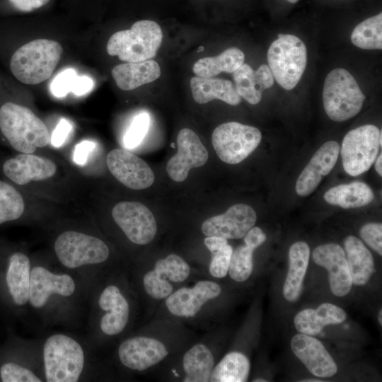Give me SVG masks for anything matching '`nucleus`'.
Returning a JSON list of instances; mask_svg holds the SVG:
<instances>
[{
	"label": "nucleus",
	"instance_id": "ea45409f",
	"mask_svg": "<svg viewBox=\"0 0 382 382\" xmlns=\"http://www.w3.org/2000/svg\"><path fill=\"white\" fill-rule=\"evenodd\" d=\"M77 75L76 71L71 68L62 71L53 79L50 85L52 94L57 98L66 96L71 92Z\"/></svg>",
	"mask_w": 382,
	"mask_h": 382
},
{
	"label": "nucleus",
	"instance_id": "20e7f679",
	"mask_svg": "<svg viewBox=\"0 0 382 382\" xmlns=\"http://www.w3.org/2000/svg\"><path fill=\"white\" fill-rule=\"evenodd\" d=\"M160 25L150 20L134 23L129 30L115 33L107 44V52L127 62H140L154 58L161 45Z\"/></svg>",
	"mask_w": 382,
	"mask_h": 382
},
{
	"label": "nucleus",
	"instance_id": "a19ab883",
	"mask_svg": "<svg viewBox=\"0 0 382 382\" xmlns=\"http://www.w3.org/2000/svg\"><path fill=\"white\" fill-rule=\"evenodd\" d=\"M362 240L380 255H382V224L369 223L360 230Z\"/></svg>",
	"mask_w": 382,
	"mask_h": 382
},
{
	"label": "nucleus",
	"instance_id": "f3484780",
	"mask_svg": "<svg viewBox=\"0 0 382 382\" xmlns=\"http://www.w3.org/2000/svg\"><path fill=\"white\" fill-rule=\"evenodd\" d=\"M97 306L101 313L98 324L100 331L108 336L121 333L129 321V304L120 289L115 284L104 287Z\"/></svg>",
	"mask_w": 382,
	"mask_h": 382
},
{
	"label": "nucleus",
	"instance_id": "cd10ccee",
	"mask_svg": "<svg viewBox=\"0 0 382 382\" xmlns=\"http://www.w3.org/2000/svg\"><path fill=\"white\" fill-rule=\"evenodd\" d=\"M190 87L194 100L199 104L218 99L237 105L241 101V97L229 80L195 76L190 80Z\"/></svg>",
	"mask_w": 382,
	"mask_h": 382
},
{
	"label": "nucleus",
	"instance_id": "7ed1b4c3",
	"mask_svg": "<svg viewBox=\"0 0 382 382\" xmlns=\"http://www.w3.org/2000/svg\"><path fill=\"white\" fill-rule=\"evenodd\" d=\"M62 53L57 41L37 39L19 47L12 55L10 69L21 83L35 85L50 78Z\"/></svg>",
	"mask_w": 382,
	"mask_h": 382
},
{
	"label": "nucleus",
	"instance_id": "aec40b11",
	"mask_svg": "<svg viewBox=\"0 0 382 382\" xmlns=\"http://www.w3.org/2000/svg\"><path fill=\"white\" fill-rule=\"evenodd\" d=\"M221 292V286L216 282L202 280L192 287L176 290L166 298V304L168 311L175 316L192 317L206 302L218 297Z\"/></svg>",
	"mask_w": 382,
	"mask_h": 382
},
{
	"label": "nucleus",
	"instance_id": "5701e85b",
	"mask_svg": "<svg viewBox=\"0 0 382 382\" xmlns=\"http://www.w3.org/2000/svg\"><path fill=\"white\" fill-rule=\"evenodd\" d=\"M235 88L238 94L252 105L262 99V92L274 84V77L268 65L262 64L257 70L243 64L233 72Z\"/></svg>",
	"mask_w": 382,
	"mask_h": 382
},
{
	"label": "nucleus",
	"instance_id": "8fccbe9b",
	"mask_svg": "<svg viewBox=\"0 0 382 382\" xmlns=\"http://www.w3.org/2000/svg\"><path fill=\"white\" fill-rule=\"evenodd\" d=\"M254 381H255V382H265L267 381L265 379L258 378V379L254 380Z\"/></svg>",
	"mask_w": 382,
	"mask_h": 382
},
{
	"label": "nucleus",
	"instance_id": "dca6fc26",
	"mask_svg": "<svg viewBox=\"0 0 382 382\" xmlns=\"http://www.w3.org/2000/svg\"><path fill=\"white\" fill-rule=\"evenodd\" d=\"M117 354L125 367L134 371H144L164 359L168 352L157 339L137 336L124 340L119 346Z\"/></svg>",
	"mask_w": 382,
	"mask_h": 382
},
{
	"label": "nucleus",
	"instance_id": "2eb2a0df",
	"mask_svg": "<svg viewBox=\"0 0 382 382\" xmlns=\"http://www.w3.org/2000/svg\"><path fill=\"white\" fill-rule=\"evenodd\" d=\"M257 215L253 208L245 204H236L219 215L212 216L202 224V232L206 236L225 239H240L254 226Z\"/></svg>",
	"mask_w": 382,
	"mask_h": 382
},
{
	"label": "nucleus",
	"instance_id": "ddd939ff",
	"mask_svg": "<svg viewBox=\"0 0 382 382\" xmlns=\"http://www.w3.org/2000/svg\"><path fill=\"white\" fill-rule=\"evenodd\" d=\"M106 163L112 175L130 189L144 190L154 182L155 175L147 163L127 150L115 149L110 151L107 155Z\"/></svg>",
	"mask_w": 382,
	"mask_h": 382
},
{
	"label": "nucleus",
	"instance_id": "de8ad7c7",
	"mask_svg": "<svg viewBox=\"0 0 382 382\" xmlns=\"http://www.w3.org/2000/svg\"><path fill=\"white\" fill-rule=\"evenodd\" d=\"M378 320L379 324L381 325H382V311H381V309H380L379 311H378Z\"/></svg>",
	"mask_w": 382,
	"mask_h": 382
},
{
	"label": "nucleus",
	"instance_id": "412c9836",
	"mask_svg": "<svg viewBox=\"0 0 382 382\" xmlns=\"http://www.w3.org/2000/svg\"><path fill=\"white\" fill-rule=\"evenodd\" d=\"M339 154L337 141L330 140L324 143L299 175L295 186L296 193L302 197L312 193L334 168Z\"/></svg>",
	"mask_w": 382,
	"mask_h": 382
},
{
	"label": "nucleus",
	"instance_id": "2f4dec72",
	"mask_svg": "<svg viewBox=\"0 0 382 382\" xmlns=\"http://www.w3.org/2000/svg\"><path fill=\"white\" fill-rule=\"evenodd\" d=\"M244 59L241 50L231 47L218 56L199 59L195 63L192 71L197 76L211 78L221 72L233 73L243 64Z\"/></svg>",
	"mask_w": 382,
	"mask_h": 382
},
{
	"label": "nucleus",
	"instance_id": "09e8293b",
	"mask_svg": "<svg viewBox=\"0 0 382 382\" xmlns=\"http://www.w3.org/2000/svg\"><path fill=\"white\" fill-rule=\"evenodd\" d=\"M305 381V382H321L322 381L321 380H303V381Z\"/></svg>",
	"mask_w": 382,
	"mask_h": 382
},
{
	"label": "nucleus",
	"instance_id": "c9c22d12",
	"mask_svg": "<svg viewBox=\"0 0 382 382\" xmlns=\"http://www.w3.org/2000/svg\"><path fill=\"white\" fill-rule=\"evenodd\" d=\"M204 243L212 254L209 273L216 278L225 277L228 272L233 253L232 247L227 239L217 236H207Z\"/></svg>",
	"mask_w": 382,
	"mask_h": 382
},
{
	"label": "nucleus",
	"instance_id": "393cba45",
	"mask_svg": "<svg viewBox=\"0 0 382 382\" xmlns=\"http://www.w3.org/2000/svg\"><path fill=\"white\" fill-rule=\"evenodd\" d=\"M346 318L347 314L342 308L324 303L316 309L307 308L299 312L294 323L300 333L315 336L320 333L325 326L342 323Z\"/></svg>",
	"mask_w": 382,
	"mask_h": 382
},
{
	"label": "nucleus",
	"instance_id": "72a5a7b5",
	"mask_svg": "<svg viewBox=\"0 0 382 382\" xmlns=\"http://www.w3.org/2000/svg\"><path fill=\"white\" fill-rule=\"evenodd\" d=\"M250 361L247 357L238 352L226 354L213 368L211 382H244L248 380Z\"/></svg>",
	"mask_w": 382,
	"mask_h": 382
},
{
	"label": "nucleus",
	"instance_id": "b1692460",
	"mask_svg": "<svg viewBox=\"0 0 382 382\" xmlns=\"http://www.w3.org/2000/svg\"><path fill=\"white\" fill-rule=\"evenodd\" d=\"M30 260L21 252H15L8 257L5 273V282L8 294L17 306L28 304Z\"/></svg>",
	"mask_w": 382,
	"mask_h": 382
},
{
	"label": "nucleus",
	"instance_id": "9d476101",
	"mask_svg": "<svg viewBox=\"0 0 382 382\" xmlns=\"http://www.w3.org/2000/svg\"><path fill=\"white\" fill-rule=\"evenodd\" d=\"M261 139L262 134L257 128L236 122L219 125L212 136L218 157L228 164H237L245 159L258 146Z\"/></svg>",
	"mask_w": 382,
	"mask_h": 382
},
{
	"label": "nucleus",
	"instance_id": "f8f14e48",
	"mask_svg": "<svg viewBox=\"0 0 382 382\" xmlns=\"http://www.w3.org/2000/svg\"><path fill=\"white\" fill-rule=\"evenodd\" d=\"M190 273L189 265L179 255L170 254L158 260L143 277L145 291L154 299H166L173 293L170 282H184Z\"/></svg>",
	"mask_w": 382,
	"mask_h": 382
},
{
	"label": "nucleus",
	"instance_id": "f704fd0d",
	"mask_svg": "<svg viewBox=\"0 0 382 382\" xmlns=\"http://www.w3.org/2000/svg\"><path fill=\"white\" fill-rule=\"evenodd\" d=\"M352 42L363 50L382 49V13L359 23L351 35Z\"/></svg>",
	"mask_w": 382,
	"mask_h": 382
},
{
	"label": "nucleus",
	"instance_id": "473e14b6",
	"mask_svg": "<svg viewBox=\"0 0 382 382\" xmlns=\"http://www.w3.org/2000/svg\"><path fill=\"white\" fill-rule=\"evenodd\" d=\"M214 364V357L209 349L203 344L195 345L183 357V366L185 373L183 381H209Z\"/></svg>",
	"mask_w": 382,
	"mask_h": 382
},
{
	"label": "nucleus",
	"instance_id": "f257e3e1",
	"mask_svg": "<svg viewBox=\"0 0 382 382\" xmlns=\"http://www.w3.org/2000/svg\"><path fill=\"white\" fill-rule=\"evenodd\" d=\"M42 376L47 382H76L86 366L85 352L70 335L55 333L44 342L42 349Z\"/></svg>",
	"mask_w": 382,
	"mask_h": 382
},
{
	"label": "nucleus",
	"instance_id": "1a4fd4ad",
	"mask_svg": "<svg viewBox=\"0 0 382 382\" xmlns=\"http://www.w3.org/2000/svg\"><path fill=\"white\" fill-rule=\"evenodd\" d=\"M381 145V131L375 125H365L349 131L340 149L345 171L351 176L367 171L378 156Z\"/></svg>",
	"mask_w": 382,
	"mask_h": 382
},
{
	"label": "nucleus",
	"instance_id": "c03bdc74",
	"mask_svg": "<svg viewBox=\"0 0 382 382\" xmlns=\"http://www.w3.org/2000/svg\"><path fill=\"white\" fill-rule=\"evenodd\" d=\"M94 86L93 79L86 75H77L71 92L78 96L89 93Z\"/></svg>",
	"mask_w": 382,
	"mask_h": 382
},
{
	"label": "nucleus",
	"instance_id": "c85d7f7f",
	"mask_svg": "<svg viewBox=\"0 0 382 382\" xmlns=\"http://www.w3.org/2000/svg\"><path fill=\"white\" fill-rule=\"evenodd\" d=\"M310 248L303 241L292 244L289 251V269L283 286V295L289 301H296L308 265Z\"/></svg>",
	"mask_w": 382,
	"mask_h": 382
},
{
	"label": "nucleus",
	"instance_id": "c756f323",
	"mask_svg": "<svg viewBox=\"0 0 382 382\" xmlns=\"http://www.w3.org/2000/svg\"><path fill=\"white\" fill-rule=\"evenodd\" d=\"M344 248L352 284L365 285L374 272L372 254L362 241L354 236L345 239Z\"/></svg>",
	"mask_w": 382,
	"mask_h": 382
},
{
	"label": "nucleus",
	"instance_id": "4be33fe9",
	"mask_svg": "<svg viewBox=\"0 0 382 382\" xmlns=\"http://www.w3.org/2000/svg\"><path fill=\"white\" fill-rule=\"evenodd\" d=\"M54 163L49 158L32 154L23 153L5 161L4 175L18 185L30 181H41L52 177L56 173Z\"/></svg>",
	"mask_w": 382,
	"mask_h": 382
},
{
	"label": "nucleus",
	"instance_id": "a211bd4d",
	"mask_svg": "<svg viewBox=\"0 0 382 382\" xmlns=\"http://www.w3.org/2000/svg\"><path fill=\"white\" fill-rule=\"evenodd\" d=\"M312 255L315 263L328 270L332 293L339 297L347 295L352 281L344 249L337 243H325L317 246Z\"/></svg>",
	"mask_w": 382,
	"mask_h": 382
},
{
	"label": "nucleus",
	"instance_id": "423d86ee",
	"mask_svg": "<svg viewBox=\"0 0 382 382\" xmlns=\"http://www.w3.org/2000/svg\"><path fill=\"white\" fill-rule=\"evenodd\" d=\"M267 51L268 66L277 83L293 89L301 79L307 64L305 44L298 37L279 34Z\"/></svg>",
	"mask_w": 382,
	"mask_h": 382
},
{
	"label": "nucleus",
	"instance_id": "37998d69",
	"mask_svg": "<svg viewBox=\"0 0 382 382\" xmlns=\"http://www.w3.org/2000/svg\"><path fill=\"white\" fill-rule=\"evenodd\" d=\"M96 144L89 140H84L79 143L74 149L73 159L78 164L84 165L88 158L89 154L95 149Z\"/></svg>",
	"mask_w": 382,
	"mask_h": 382
},
{
	"label": "nucleus",
	"instance_id": "79ce46f5",
	"mask_svg": "<svg viewBox=\"0 0 382 382\" xmlns=\"http://www.w3.org/2000/svg\"><path fill=\"white\" fill-rule=\"evenodd\" d=\"M72 129L71 123L66 119L62 118L54 129L50 141L52 146L60 147L66 140Z\"/></svg>",
	"mask_w": 382,
	"mask_h": 382
},
{
	"label": "nucleus",
	"instance_id": "9b49d317",
	"mask_svg": "<svg viewBox=\"0 0 382 382\" xmlns=\"http://www.w3.org/2000/svg\"><path fill=\"white\" fill-rule=\"evenodd\" d=\"M112 216L127 238L133 243L146 245L155 237L157 224L151 212L138 202H121L112 210Z\"/></svg>",
	"mask_w": 382,
	"mask_h": 382
},
{
	"label": "nucleus",
	"instance_id": "a878e982",
	"mask_svg": "<svg viewBox=\"0 0 382 382\" xmlns=\"http://www.w3.org/2000/svg\"><path fill=\"white\" fill-rule=\"evenodd\" d=\"M267 239L262 230L252 227L243 237L244 244L233 250L228 273L236 282H242L250 276L253 269L254 250Z\"/></svg>",
	"mask_w": 382,
	"mask_h": 382
},
{
	"label": "nucleus",
	"instance_id": "4c0bfd02",
	"mask_svg": "<svg viewBox=\"0 0 382 382\" xmlns=\"http://www.w3.org/2000/svg\"><path fill=\"white\" fill-rule=\"evenodd\" d=\"M3 382H42L43 378L35 370L16 362H6L0 368Z\"/></svg>",
	"mask_w": 382,
	"mask_h": 382
},
{
	"label": "nucleus",
	"instance_id": "a18cd8bd",
	"mask_svg": "<svg viewBox=\"0 0 382 382\" xmlns=\"http://www.w3.org/2000/svg\"><path fill=\"white\" fill-rule=\"evenodd\" d=\"M18 11L30 12L47 4L50 0H9Z\"/></svg>",
	"mask_w": 382,
	"mask_h": 382
},
{
	"label": "nucleus",
	"instance_id": "7c9ffc66",
	"mask_svg": "<svg viewBox=\"0 0 382 382\" xmlns=\"http://www.w3.org/2000/svg\"><path fill=\"white\" fill-rule=\"evenodd\" d=\"M323 198L330 204L351 209L367 205L374 199V194L365 183L354 181L331 187Z\"/></svg>",
	"mask_w": 382,
	"mask_h": 382
},
{
	"label": "nucleus",
	"instance_id": "6ab92c4d",
	"mask_svg": "<svg viewBox=\"0 0 382 382\" xmlns=\"http://www.w3.org/2000/svg\"><path fill=\"white\" fill-rule=\"evenodd\" d=\"M291 348L295 356L314 376L330 378L337 371V366L323 343L306 334L295 335L291 340Z\"/></svg>",
	"mask_w": 382,
	"mask_h": 382
},
{
	"label": "nucleus",
	"instance_id": "39448f33",
	"mask_svg": "<svg viewBox=\"0 0 382 382\" xmlns=\"http://www.w3.org/2000/svg\"><path fill=\"white\" fill-rule=\"evenodd\" d=\"M364 100L359 86L347 70L337 68L327 75L323 102L325 111L332 120L343 122L354 117L362 108Z\"/></svg>",
	"mask_w": 382,
	"mask_h": 382
},
{
	"label": "nucleus",
	"instance_id": "49530a36",
	"mask_svg": "<svg viewBox=\"0 0 382 382\" xmlns=\"http://www.w3.org/2000/svg\"><path fill=\"white\" fill-rule=\"evenodd\" d=\"M375 169L378 174L381 176L382 175V154L381 153L379 154L378 156L376 157L375 160Z\"/></svg>",
	"mask_w": 382,
	"mask_h": 382
},
{
	"label": "nucleus",
	"instance_id": "bb28decb",
	"mask_svg": "<svg viewBox=\"0 0 382 382\" xmlns=\"http://www.w3.org/2000/svg\"><path fill=\"white\" fill-rule=\"evenodd\" d=\"M112 76L120 89L130 91L158 79L161 68L154 60L127 62L115 66Z\"/></svg>",
	"mask_w": 382,
	"mask_h": 382
},
{
	"label": "nucleus",
	"instance_id": "3c124183",
	"mask_svg": "<svg viewBox=\"0 0 382 382\" xmlns=\"http://www.w3.org/2000/svg\"><path fill=\"white\" fill-rule=\"evenodd\" d=\"M289 2L294 4L296 3L299 0H287Z\"/></svg>",
	"mask_w": 382,
	"mask_h": 382
},
{
	"label": "nucleus",
	"instance_id": "4468645a",
	"mask_svg": "<svg viewBox=\"0 0 382 382\" xmlns=\"http://www.w3.org/2000/svg\"><path fill=\"white\" fill-rule=\"evenodd\" d=\"M178 152L168 161L166 171L175 182L184 181L189 170L204 166L208 151L197 134L190 129H182L177 137Z\"/></svg>",
	"mask_w": 382,
	"mask_h": 382
},
{
	"label": "nucleus",
	"instance_id": "58836bf2",
	"mask_svg": "<svg viewBox=\"0 0 382 382\" xmlns=\"http://www.w3.org/2000/svg\"><path fill=\"white\" fill-rule=\"evenodd\" d=\"M149 123L150 117L146 112L137 115L123 137L124 146L129 149L138 146L148 132Z\"/></svg>",
	"mask_w": 382,
	"mask_h": 382
},
{
	"label": "nucleus",
	"instance_id": "e433bc0d",
	"mask_svg": "<svg viewBox=\"0 0 382 382\" xmlns=\"http://www.w3.org/2000/svg\"><path fill=\"white\" fill-rule=\"evenodd\" d=\"M24 208L21 195L13 186L0 180V224L20 218Z\"/></svg>",
	"mask_w": 382,
	"mask_h": 382
},
{
	"label": "nucleus",
	"instance_id": "0eeeda50",
	"mask_svg": "<svg viewBox=\"0 0 382 382\" xmlns=\"http://www.w3.org/2000/svg\"><path fill=\"white\" fill-rule=\"evenodd\" d=\"M54 250L61 265L72 272L103 263L110 255L103 241L76 231L60 233L54 241Z\"/></svg>",
	"mask_w": 382,
	"mask_h": 382
},
{
	"label": "nucleus",
	"instance_id": "f03ea898",
	"mask_svg": "<svg viewBox=\"0 0 382 382\" xmlns=\"http://www.w3.org/2000/svg\"><path fill=\"white\" fill-rule=\"evenodd\" d=\"M0 129L11 146L22 153L32 154L50 141L42 120L30 109L11 102L0 108Z\"/></svg>",
	"mask_w": 382,
	"mask_h": 382
},
{
	"label": "nucleus",
	"instance_id": "6e6552de",
	"mask_svg": "<svg viewBox=\"0 0 382 382\" xmlns=\"http://www.w3.org/2000/svg\"><path fill=\"white\" fill-rule=\"evenodd\" d=\"M78 285L67 272H54L42 265L31 267L28 304L35 311H43L52 303L70 300L76 296Z\"/></svg>",
	"mask_w": 382,
	"mask_h": 382
}]
</instances>
